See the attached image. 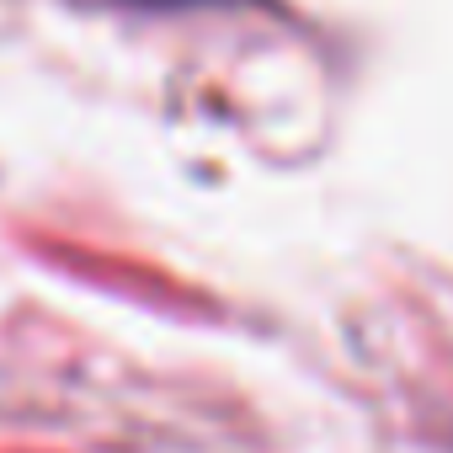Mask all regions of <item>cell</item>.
Returning <instances> with one entry per match:
<instances>
[{
    "mask_svg": "<svg viewBox=\"0 0 453 453\" xmlns=\"http://www.w3.org/2000/svg\"><path fill=\"white\" fill-rule=\"evenodd\" d=\"M150 6H192V0H150Z\"/></svg>",
    "mask_w": 453,
    "mask_h": 453,
    "instance_id": "cell-1",
    "label": "cell"
}]
</instances>
